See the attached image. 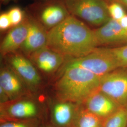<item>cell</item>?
<instances>
[{
	"mask_svg": "<svg viewBox=\"0 0 127 127\" xmlns=\"http://www.w3.org/2000/svg\"><path fill=\"white\" fill-rule=\"evenodd\" d=\"M28 29V18H25L21 24L12 27L1 42V55L3 56H8L21 49L26 39Z\"/></svg>",
	"mask_w": 127,
	"mask_h": 127,
	"instance_id": "14",
	"label": "cell"
},
{
	"mask_svg": "<svg viewBox=\"0 0 127 127\" xmlns=\"http://www.w3.org/2000/svg\"><path fill=\"white\" fill-rule=\"evenodd\" d=\"M55 90L58 98L82 104L87 98L99 90L100 79L93 73L79 67L61 70Z\"/></svg>",
	"mask_w": 127,
	"mask_h": 127,
	"instance_id": "2",
	"label": "cell"
},
{
	"mask_svg": "<svg viewBox=\"0 0 127 127\" xmlns=\"http://www.w3.org/2000/svg\"><path fill=\"white\" fill-rule=\"evenodd\" d=\"M70 15L64 5L59 4L50 5L42 10L41 21L46 29H50L62 22Z\"/></svg>",
	"mask_w": 127,
	"mask_h": 127,
	"instance_id": "15",
	"label": "cell"
},
{
	"mask_svg": "<svg viewBox=\"0 0 127 127\" xmlns=\"http://www.w3.org/2000/svg\"><path fill=\"white\" fill-rule=\"evenodd\" d=\"M118 22L123 28L127 30V14L124 16L121 19L118 21Z\"/></svg>",
	"mask_w": 127,
	"mask_h": 127,
	"instance_id": "24",
	"label": "cell"
},
{
	"mask_svg": "<svg viewBox=\"0 0 127 127\" xmlns=\"http://www.w3.org/2000/svg\"><path fill=\"white\" fill-rule=\"evenodd\" d=\"M81 105L58 98L50 105V124L54 127H73Z\"/></svg>",
	"mask_w": 127,
	"mask_h": 127,
	"instance_id": "8",
	"label": "cell"
},
{
	"mask_svg": "<svg viewBox=\"0 0 127 127\" xmlns=\"http://www.w3.org/2000/svg\"><path fill=\"white\" fill-rule=\"evenodd\" d=\"M104 121V119L85 109L82 104L73 127H103Z\"/></svg>",
	"mask_w": 127,
	"mask_h": 127,
	"instance_id": "16",
	"label": "cell"
},
{
	"mask_svg": "<svg viewBox=\"0 0 127 127\" xmlns=\"http://www.w3.org/2000/svg\"><path fill=\"white\" fill-rule=\"evenodd\" d=\"M103 127H127V110L121 108L105 119Z\"/></svg>",
	"mask_w": 127,
	"mask_h": 127,
	"instance_id": "17",
	"label": "cell"
},
{
	"mask_svg": "<svg viewBox=\"0 0 127 127\" xmlns=\"http://www.w3.org/2000/svg\"><path fill=\"white\" fill-rule=\"evenodd\" d=\"M29 58L37 69L47 74L53 73L61 68L67 59L48 46L32 53Z\"/></svg>",
	"mask_w": 127,
	"mask_h": 127,
	"instance_id": "10",
	"label": "cell"
},
{
	"mask_svg": "<svg viewBox=\"0 0 127 127\" xmlns=\"http://www.w3.org/2000/svg\"><path fill=\"white\" fill-rule=\"evenodd\" d=\"M12 26L9 15L7 12L1 14L0 16V29L1 31H4L8 29Z\"/></svg>",
	"mask_w": 127,
	"mask_h": 127,
	"instance_id": "22",
	"label": "cell"
},
{
	"mask_svg": "<svg viewBox=\"0 0 127 127\" xmlns=\"http://www.w3.org/2000/svg\"><path fill=\"white\" fill-rule=\"evenodd\" d=\"M125 8L123 5L117 2H111L108 5V9L111 18L119 21L126 15Z\"/></svg>",
	"mask_w": 127,
	"mask_h": 127,
	"instance_id": "20",
	"label": "cell"
},
{
	"mask_svg": "<svg viewBox=\"0 0 127 127\" xmlns=\"http://www.w3.org/2000/svg\"><path fill=\"white\" fill-rule=\"evenodd\" d=\"M10 101L9 97L4 91L0 88V104H3Z\"/></svg>",
	"mask_w": 127,
	"mask_h": 127,
	"instance_id": "23",
	"label": "cell"
},
{
	"mask_svg": "<svg viewBox=\"0 0 127 127\" xmlns=\"http://www.w3.org/2000/svg\"><path fill=\"white\" fill-rule=\"evenodd\" d=\"M2 2H6V1H9L10 0H0Z\"/></svg>",
	"mask_w": 127,
	"mask_h": 127,
	"instance_id": "27",
	"label": "cell"
},
{
	"mask_svg": "<svg viewBox=\"0 0 127 127\" xmlns=\"http://www.w3.org/2000/svg\"><path fill=\"white\" fill-rule=\"evenodd\" d=\"M40 106L27 96L0 104V118L3 120H25L39 118Z\"/></svg>",
	"mask_w": 127,
	"mask_h": 127,
	"instance_id": "6",
	"label": "cell"
},
{
	"mask_svg": "<svg viewBox=\"0 0 127 127\" xmlns=\"http://www.w3.org/2000/svg\"><path fill=\"white\" fill-rule=\"evenodd\" d=\"M108 49L119 68L127 67V44Z\"/></svg>",
	"mask_w": 127,
	"mask_h": 127,
	"instance_id": "19",
	"label": "cell"
},
{
	"mask_svg": "<svg viewBox=\"0 0 127 127\" xmlns=\"http://www.w3.org/2000/svg\"><path fill=\"white\" fill-rule=\"evenodd\" d=\"M94 31L98 46L116 47L127 44V30L122 27L118 21L112 18Z\"/></svg>",
	"mask_w": 127,
	"mask_h": 127,
	"instance_id": "9",
	"label": "cell"
},
{
	"mask_svg": "<svg viewBox=\"0 0 127 127\" xmlns=\"http://www.w3.org/2000/svg\"><path fill=\"white\" fill-rule=\"evenodd\" d=\"M29 29L21 50L28 56L47 46L48 31L45 27L35 19L28 18Z\"/></svg>",
	"mask_w": 127,
	"mask_h": 127,
	"instance_id": "13",
	"label": "cell"
},
{
	"mask_svg": "<svg viewBox=\"0 0 127 127\" xmlns=\"http://www.w3.org/2000/svg\"><path fill=\"white\" fill-rule=\"evenodd\" d=\"M82 105L104 120L121 108L114 100L99 90L90 95Z\"/></svg>",
	"mask_w": 127,
	"mask_h": 127,
	"instance_id": "12",
	"label": "cell"
},
{
	"mask_svg": "<svg viewBox=\"0 0 127 127\" xmlns=\"http://www.w3.org/2000/svg\"><path fill=\"white\" fill-rule=\"evenodd\" d=\"M40 127H54L52 126L50 124H46V125H41Z\"/></svg>",
	"mask_w": 127,
	"mask_h": 127,
	"instance_id": "26",
	"label": "cell"
},
{
	"mask_svg": "<svg viewBox=\"0 0 127 127\" xmlns=\"http://www.w3.org/2000/svg\"><path fill=\"white\" fill-rule=\"evenodd\" d=\"M70 67L83 68L100 77L119 68L107 47H97L82 57L67 59L61 70Z\"/></svg>",
	"mask_w": 127,
	"mask_h": 127,
	"instance_id": "3",
	"label": "cell"
},
{
	"mask_svg": "<svg viewBox=\"0 0 127 127\" xmlns=\"http://www.w3.org/2000/svg\"><path fill=\"white\" fill-rule=\"evenodd\" d=\"M99 90L127 110V67H120L101 77Z\"/></svg>",
	"mask_w": 127,
	"mask_h": 127,
	"instance_id": "5",
	"label": "cell"
},
{
	"mask_svg": "<svg viewBox=\"0 0 127 127\" xmlns=\"http://www.w3.org/2000/svg\"><path fill=\"white\" fill-rule=\"evenodd\" d=\"M8 56V65L20 78L30 92L37 91L41 86V79L31 61L22 55L15 53Z\"/></svg>",
	"mask_w": 127,
	"mask_h": 127,
	"instance_id": "7",
	"label": "cell"
},
{
	"mask_svg": "<svg viewBox=\"0 0 127 127\" xmlns=\"http://www.w3.org/2000/svg\"><path fill=\"white\" fill-rule=\"evenodd\" d=\"M12 26H18L24 20L23 11L18 7H14L8 12Z\"/></svg>",
	"mask_w": 127,
	"mask_h": 127,
	"instance_id": "21",
	"label": "cell"
},
{
	"mask_svg": "<svg viewBox=\"0 0 127 127\" xmlns=\"http://www.w3.org/2000/svg\"><path fill=\"white\" fill-rule=\"evenodd\" d=\"M0 88L4 91L10 101L26 97L31 92L23 81L8 65L0 68Z\"/></svg>",
	"mask_w": 127,
	"mask_h": 127,
	"instance_id": "11",
	"label": "cell"
},
{
	"mask_svg": "<svg viewBox=\"0 0 127 127\" xmlns=\"http://www.w3.org/2000/svg\"><path fill=\"white\" fill-rule=\"evenodd\" d=\"M110 1V2L112 1H115L117 2L118 3H120V4L123 5V6L127 9V0H108Z\"/></svg>",
	"mask_w": 127,
	"mask_h": 127,
	"instance_id": "25",
	"label": "cell"
},
{
	"mask_svg": "<svg viewBox=\"0 0 127 127\" xmlns=\"http://www.w3.org/2000/svg\"><path fill=\"white\" fill-rule=\"evenodd\" d=\"M47 46L67 58H76L95 50L98 45L94 31L70 15L48 31Z\"/></svg>",
	"mask_w": 127,
	"mask_h": 127,
	"instance_id": "1",
	"label": "cell"
},
{
	"mask_svg": "<svg viewBox=\"0 0 127 127\" xmlns=\"http://www.w3.org/2000/svg\"><path fill=\"white\" fill-rule=\"evenodd\" d=\"M69 13L99 27L111 19L106 0H64Z\"/></svg>",
	"mask_w": 127,
	"mask_h": 127,
	"instance_id": "4",
	"label": "cell"
},
{
	"mask_svg": "<svg viewBox=\"0 0 127 127\" xmlns=\"http://www.w3.org/2000/svg\"><path fill=\"white\" fill-rule=\"evenodd\" d=\"M40 118L25 120L0 121V127H40Z\"/></svg>",
	"mask_w": 127,
	"mask_h": 127,
	"instance_id": "18",
	"label": "cell"
}]
</instances>
